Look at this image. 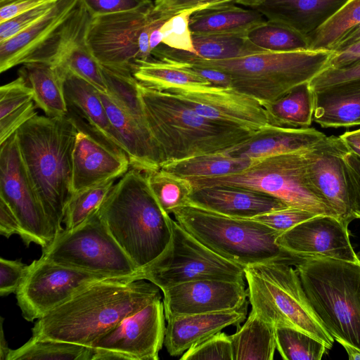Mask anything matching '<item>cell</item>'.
<instances>
[{
	"mask_svg": "<svg viewBox=\"0 0 360 360\" xmlns=\"http://www.w3.org/2000/svg\"><path fill=\"white\" fill-rule=\"evenodd\" d=\"M145 281L111 279L86 286L38 319L32 338L92 347L124 318L162 297L160 288Z\"/></svg>",
	"mask_w": 360,
	"mask_h": 360,
	"instance_id": "6da1fadb",
	"label": "cell"
},
{
	"mask_svg": "<svg viewBox=\"0 0 360 360\" xmlns=\"http://www.w3.org/2000/svg\"><path fill=\"white\" fill-rule=\"evenodd\" d=\"M77 127L68 115H34L16 131L20 155L56 236L72 192V156Z\"/></svg>",
	"mask_w": 360,
	"mask_h": 360,
	"instance_id": "7a4b0ae2",
	"label": "cell"
},
{
	"mask_svg": "<svg viewBox=\"0 0 360 360\" xmlns=\"http://www.w3.org/2000/svg\"><path fill=\"white\" fill-rule=\"evenodd\" d=\"M333 51H262L242 57L211 60L161 44L155 57L163 61L209 68L229 75L231 88L262 105L280 98L293 87L310 82L323 70Z\"/></svg>",
	"mask_w": 360,
	"mask_h": 360,
	"instance_id": "3957f363",
	"label": "cell"
},
{
	"mask_svg": "<svg viewBox=\"0 0 360 360\" xmlns=\"http://www.w3.org/2000/svg\"><path fill=\"white\" fill-rule=\"evenodd\" d=\"M98 212L139 269L158 258L171 240L173 219L158 203L143 172L130 167L115 183Z\"/></svg>",
	"mask_w": 360,
	"mask_h": 360,
	"instance_id": "277c9868",
	"label": "cell"
},
{
	"mask_svg": "<svg viewBox=\"0 0 360 360\" xmlns=\"http://www.w3.org/2000/svg\"><path fill=\"white\" fill-rule=\"evenodd\" d=\"M136 87L143 115L164 158V164L222 153L253 133L204 117L175 94Z\"/></svg>",
	"mask_w": 360,
	"mask_h": 360,
	"instance_id": "5b68a950",
	"label": "cell"
},
{
	"mask_svg": "<svg viewBox=\"0 0 360 360\" xmlns=\"http://www.w3.org/2000/svg\"><path fill=\"white\" fill-rule=\"evenodd\" d=\"M321 322L338 342L360 349V261L302 259L295 264Z\"/></svg>",
	"mask_w": 360,
	"mask_h": 360,
	"instance_id": "8992f818",
	"label": "cell"
},
{
	"mask_svg": "<svg viewBox=\"0 0 360 360\" xmlns=\"http://www.w3.org/2000/svg\"><path fill=\"white\" fill-rule=\"evenodd\" d=\"M172 214L198 241L237 264L246 266L269 261L295 264L300 261L277 244L280 232L253 219L231 217L191 204Z\"/></svg>",
	"mask_w": 360,
	"mask_h": 360,
	"instance_id": "52a82bcc",
	"label": "cell"
},
{
	"mask_svg": "<svg viewBox=\"0 0 360 360\" xmlns=\"http://www.w3.org/2000/svg\"><path fill=\"white\" fill-rule=\"evenodd\" d=\"M245 278L252 309L263 319L274 327L301 330L331 349L335 340L314 311L290 263L269 261L246 266Z\"/></svg>",
	"mask_w": 360,
	"mask_h": 360,
	"instance_id": "ba28073f",
	"label": "cell"
},
{
	"mask_svg": "<svg viewBox=\"0 0 360 360\" xmlns=\"http://www.w3.org/2000/svg\"><path fill=\"white\" fill-rule=\"evenodd\" d=\"M307 149L255 160L248 167L234 174L188 180L193 188L230 185L258 190L289 207L336 217L310 186L306 172Z\"/></svg>",
	"mask_w": 360,
	"mask_h": 360,
	"instance_id": "9c48e42d",
	"label": "cell"
},
{
	"mask_svg": "<svg viewBox=\"0 0 360 360\" xmlns=\"http://www.w3.org/2000/svg\"><path fill=\"white\" fill-rule=\"evenodd\" d=\"M167 20L153 12V4L137 10L91 17L86 41L101 65L132 73L138 60L153 57L150 34Z\"/></svg>",
	"mask_w": 360,
	"mask_h": 360,
	"instance_id": "30bf717a",
	"label": "cell"
},
{
	"mask_svg": "<svg viewBox=\"0 0 360 360\" xmlns=\"http://www.w3.org/2000/svg\"><path fill=\"white\" fill-rule=\"evenodd\" d=\"M98 209L77 227L63 229L42 250L41 257L60 265L94 274L141 280L140 269L113 238Z\"/></svg>",
	"mask_w": 360,
	"mask_h": 360,
	"instance_id": "8fae6325",
	"label": "cell"
},
{
	"mask_svg": "<svg viewBox=\"0 0 360 360\" xmlns=\"http://www.w3.org/2000/svg\"><path fill=\"white\" fill-rule=\"evenodd\" d=\"M245 266L230 262L204 245L175 220L171 240L153 262L140 269V279L162 291L198 280L244 282Z\"/></svg>",
	"mask_w": 360,
	"mask_h": 360,
	"instance_id": "7c38bea8",
	"label": "cell"
},
{
	"mask_svg": "<svg viewBox=\"0 0 360 360\" xmlns=\"http://www.w3.org/2000/svg\"><path fill=\"white\" fill-rule=\"evenodd\" d=\"M101 66L108 91L100 92V96L124 146L130 167L143 172L160 169L164 158L146 121L137 81L131 72Z\"/></svg>",
	"mask_w": 360,
	"mask_h": 360,
	"instance_id": "4fadbf2b",
	"label": "cell"
},
{
	"mask_svg": "<svg viewBox=\"0 0 360 360\" xmlns=\"http://www.w3.org/2000/svg\"><path fill=\"white\" fill-rule=\"evenodd\" d=\"M111 279L137 280L135 277L110 276L79 270L41 257L27 265L15 292L18 305L23 318L31 322L86 286Z\"/></svg>",
	"mask_w": 360,
	"mask_h": 360,
	"instance_id": "5bb4252c",
	"label": "cell"
},
{
	"mask_svg": "<svg viewBox=\"0 0 360 360\" xmlns=\"http://www.w3.org/2000/svg\"><path fill=\"white\" fill-rule=\"evenodd\" d=\"M15 133L0 144V198L19 220L26 246L34 243L44 250L56 234L25 167Z\"/></svg>",
	"mask_w": 360,
	"mask_h": 360,
	"instance_id": "9a60e30c",
	"label": "cell"
},
{
	"mask_svg": "<svg viewBox=\"0 0 360 360\" xmlns=\"http://www.w3.org/2000/svg\"><path fill=\"white\" fill-rule=\"evenodd\" d=\"M161 298L124 318L92 347L120 352L128 360H158L166 330Z\"/></svg>",
	"mask_w": 360,
	"mask_h": 360,
	"instance_id": "2e32d148",
	"label": "cell"
},
{
	"mask_svg": "<svg viewBox=\"0 0 360 360\" xmlns=\"http://www.w3.org/2000/svg\"><path fill=\"white\" fill-rule=\"evenodd\" d=\"M350 150L339 136H325L306 150V172L315 193L339 219L349 224L352 215L343 158Z\"/></svg>",
	"mask_w": 360,
	"mask_h": 360,
	"instance_id": "e0dca14e",
	"label": "cell"
},
{
	"mask_svg": "<svg viewBox=\"0 0 360 360\" xmlns=\"http://www.w3.org/2000/svg\"><path fill=\"white\" fill-rule=\"evenodd\" d=\"M77 127L72 156V192L76 193L111 179L122 176L129 169L126 153L97 134L70 110Z\"/></svg>",
	"mask_w": 360,
	"mask_h": 360,
	"instance_id": "ac0fdd59",
	"label": "cell"
},
{
	"mask_svg": "<svg viewBox=\"0 0 360 360\" xmlns=\"http://www.w3.org/2000/svg\"><path fill=\"white\" fill-rule=\"evenodd\" d=\"M347 222L318 214L282 233L277 244L298 259L331 258L359 262L349 239Z\"/></svg>",
	"mask_w": 360,
	"mask_h": 360,
	"instance_id": "d6986e66",
	"label": "cell"
},
{
	"mask_svg": "<svg viewBox=\"0 0 360 360\" xmlns=\"http://www.w3.org/2000/svg\"><path fill=\"white\" fill-rule=\"evenodd\" d=\"M198 114L255 132L266 126L263 105L257 99L232 88L212 86L198 90L170 91Z\"/></svg>",
	"mask_w": 360,
	"mask_h": 360,
	"instance_id": "ffe728a7",
	"label": "cell"
},
{
	"mask_svg": "<svg viewBox=\"0 0 360 360\" xmlns=\"http://www.w3.org/2000/svg\"><path fill=\"white\" fill-rule=\"evenodd\" d=\"M244 282L198 280L162 290L166 319L183 315L237 309L247 303Z\"/></svg>",
	"mask_w": 360,
	"mask_h": 360,
	"instance_id": "44dd1931",
	"label": "cell"
},
{
	"mask_svg": "<svg viewBox=\"0 0 360 360\" xmlns=\"http://www.w3.org/2000/svg\"><path fill=\"white\" fill-rule=\"evenodd\" d=\"M81 0H58L53 8L32 26L0 42V72L30 63L60 32Z\"/></svg>",
	"mask_w": 360,
	"mask_h": 360,
	"instance_id": "7402d4cb",
	"label": "cell"
},
{
	"mask_svg": "<svg viewBox=\"0 0 360 360\" xmlns=\"http://www.w3.org/2000/svg\"><path fill=\"white\" fill-rule=\"evenodd\" d=\"M190 204L231 217L252 219L289 207L266 193L246 187L214 185L193 188Z\"/></svg>",
	"mask_w": 360,
	"mask_h": 360,
	"instance_id": "603a6c76",
	"label": "cell"
},
{
	"mask_svg": "<svg viewBox=\"0 0 360 360\" xmlns=\"http://www.w3.org/2000/svg\"><path fill=\"white\" fill-rule=\"evenodd\" d=\"M247 303L237 309L177 316L167 319L164 345L172 356L182 355L191 347L245 319Z\"/></svg>",
	"mask_w": 360,
	"mask_h": 360,
	"instance_id": "cb8c5ba5",
	"label": "cell"
},
{
	"mask_svg": "<svg viewBox=\"0 0 360 360\" xmlns=\"http://www.w3.org/2000/svg\"><path fill=\"white\" fill-rule=\"evenodd\" d=\"M326 136L314 128L292 129L268 125L222 152L254 160L308 148Z\"/></svg>",
	"mask_w": 360,
	"mask_h": 360,
	"instance_id": "d4e9b609",
	"label": "cell"
},
{
	"mask_svg": "<svg viewBox=\"0 0 360 360\" xmlns=\"http://www.w3.org/2000/svg\"><path fill=\"white\" fill-rule=\"evenodd\" d=\"M348 0H260L252 9L267 20L308 35L327 21Z\"/></svg>",
	"mask_w": 360,
	"mask_h": 360,
	"instance_id": "484cf974",
	"label": "cell"
},
{
	"mask_svg": "<svg viewBox=\"0 0 360 360\" xmlns=\"http://www.w3.org/2000/svg\"><path fill=\"white\" fill-rule=\"evenodd\" d=\"M314 91L313 120L324 128L360 125V79Z\"/></svg>",
	"mask_w": 360,
	"mask_h": 360,
	"instance_id": "4316f807",
	"label": "cell"
},
{
	"mask_svg": "<svg viewBox=\"0 0 360 360\" xmlns=\"http://www.w3.org/2000/svg\"><path fill=\"white\" fill-rule=\"evenodd\" d=\"M61 72L65 76L64 94L68 110L79 116L112 145L125 152L121 139L108 118L100 91L79 77L69 72Z\"/></svg>",
	"mask_w": 360,
	"mask_h": 360,
	"instance_id": "83f0119b",
	"label": "cell"
},
{
	"mask_svg": "<svg viewBox=\"0 0 360 360\" xmlns=\"http://www.w3.org/2000/svg\"><path fill=\"white\" fill-rule=\"evenodd\" d=\"M265 20L255 9L224 4L194 12L190 18V29L192 34H246Z\"/></svg>",
	"mask_w": 360,
	"mask_h": 360,
	"instance_id": "f1b7e54d",
	"label": "cell"
},
{
	"mask_svg": "<svg viewBox=\"0 0 360 360\" xmlns=\"http://www.w3.org/2000/svg\"><path fill=\"white\" fill-rule=\"evenodd\" d=\"M132 75L141 84L166 92L175 89L198 90L212 86L187 65L153 57L146 60H138L134 65Z\"/></svg>",
	"mask_w": 360,
	"mask_h": 360,
	"instance_id": "f546056e",
	"label": "cell"
},
{
	"mask_svg": "<svg viewBox=\"0 0 360 360\" xmlns=\"http://www.w3.org/2000/svg\"><path fill=\"white\" fill-rule=\"evenodd\" d=\"M18 74L32 88L37 108L42 110L46 115L57 117L68 114L65 76L58 68L49 63H29L22 65Z\"/></svg>",
	"mask_w": 360,
	"mask_h": 360,
	"instance_id": "4dcf8cb0",
	"label": "cell"
},
{
	"mask_svg": "<svg viewBox=\"0 0 360 360\" xmlns=\"http://www.w3.org/2000/svg\"><path fill=\"white\" fill-rule=\"evenodd\" d=\"M268 125L283 128H308L312 122L314 95L309 82L302 83L276 100L263 104Z\"/></svg>",
	"mask_w": 360,
	"mask_h": 360,
	"instance_id": "1f68e13d",
	"label": "cell"
},
{
	"mask_svg": "<svg viewBox=\"0 0 360 360\" xmlns=\"http://www.w3.org/2000/svg\"><path fill=\"white\" fill-rule=\"evenodd\" d=\"M233 360H272L276 349V327L252 309L243 326L230 335Z\"/></svg>",
	"mask_w": 360,
	"mask_h": 360,
	"instance_id": "d6a6232c",
	"label": "cell"
},
{
	"mask_svg": "<svg viewBox=\"0 0 360 360\" xmlns=\"http://www.w3.org/2000/svg\"><path fill=\"white\" fill-rule=\"evenodd\" d=\"M33 91L20 75L0 87V144L37 113Z\"/></svg>",
	"mask_w": 360,
	"mask_h": 360,
	"instance_id": "836d02e7",
	"label": "cell"
},
{
	"mask_svg": "<svg viewBox=\"0 0 360 360\" xmlns=\"http://www.w3.org/2000/svg\"><path fill=\"white\" fill-rule=\"evenodd\" d=\"M255 160L215 153L165 163L160 168L188 179L210 178L240 172Z\"/></svg>",
	"mask_w": 360,
	"mask_h": 360,
	"instance_id": "e575fe53",
	"label": "cell"
},
{
	"mask_svg": "<svg viewBox=\"0 0 360 360\" xmlns=\"http://www.w3.org/2000/svg\"><path fill=\"white\" fill-rule=\"evenodd\" d=\"M94 349L81 345L33 338L11 349L7 360H91Z\"/></svg>",
	"mask_w": 360,
	"mask_h": 360,
	"instance_id": "d590c367",
	"label": "cell"
},
{
	"mask_svg": "<svg viewBox=\"0 0 360 360\" xmlns=\"http://www.w3.org/2000/svg\"><path fill=\"white\" fill-rule=\"evenodd\" d=\"M245 36L252 44L267 51L310 50L307 35L269 20L250 30Z\"/></svg>",
	"mask_w": 360,
	"mask_h": 360,
	"instance_id": "8d00e7d4",
	"label": "cell"
},
{
	"mask_svg": "<svg viewBox=\"0 0 360 360\" xmlns=\"http://www.w3.org/2000/svg\"><path fill=\"white\" fill-rule=\"evenodd\" d=\"M195 56L218 60L266 51L252 44L245 34H192Z\"/></svg>",
	"mask_w": 360,
	"mask_h": 360,
	"instance_id": "74e56055",
	"label": "cell"
},
{
	"mask_svg": "<svg viewBox=\"0 0 360 360\" xmlns=\"http://www.w3.org/2000/svg\"><path fill=\"white\" fill-rule=\"evenodd\" d=\"M145 174L151 191L165 212L172 214L190 204L193 187L188 179L162 168Z\"/></svg>",
	"mask_w": 360,
	"mask_h": 360,
	"instance_id": "f35d334b",
	"label": "cell"
},
{
	"mask_svg": "<svg viewBox=\"0 0 360 360\" xmlns=\"http://www.w3.org/2000/svg\"><path fill=\"white\" fill-rule=\"evenodd\" d=\"M360 24V0H348L316 30L308 34L309 49L333 51L350 30Z\"/></svg>",
	"mask_w": 360,
	"mask_h": 360,
	"instance_id": "ab89813d",
	"label": "cell"
},
{
	"mask_svg": "<svg viewBox=\"0 0 360 360\" xmlns=\"http://www.w3.org/2000/svg\"><path fill=\"white\" fill-rule=\"evenodd\" d=\"M276 342L285 360H320L328 349L312 336L288 326L276 327Z\"/></svg>",
	"mask_w": 360,
	"mask_h": 360,
	"instance_id": "60d3db41",
	"label": "cell"
},
{
	"mask_svg": "<svg viewBox=\"0 0 360 360\" xmlns=\"http://www.w3.org/2000/svg\"><path fill=\"white\" fill-rule=\"evenodd\" d=\"M115 180L111 179L74 193L65 210L64 229L71 230L84 222L102 204Z\"/></svg>",
	"mask_w": 360,
	"mask_h": 360,
	"instance_id": "b9f144b4",
	"label": "cell"
},
{
	"mask_svg": "<svg viewBox=\"0 0 360 360\" xmlns=\"http://www.w3.org/2000/svg\"><path fill=\"white\" fill-rule=\"evenodd\" d=\"M196 7L179 12L169 18L160 27L162 44L174 49L195 53L193 35L190 29V18L198 10Z\"/></svg>",
	"mask_w": 360,
	"mask_h": 360,
	"instance_id": "7bdbcfd3",
	"label": "cell"
},
{
	"mask_svg": "<svg viewBox=\"0 0 360 360\" xmlns=\"http://www.w3.org/2000/svg\"><path fill=\"white\" fill-rule=\"evenodd\" d=\"M181 360H233L230 335L219 331L191 347Z\"/></svg>",
	"mask_w": 360,
	"mask_h": 360,
	"instance_id": "ee69618b",
	"label": "cell"
},
{
	"mask_svg": "<svg viewBox=\"0 0 360 360\" xmlns=\"http://www.w3.org/2000/svg\"><path fill=\"white\" fill-rule=\"evenodd\" d=\"M260 0H154V13L168 20L183 11L196 8L221 6L224 4H240L252 8Z\"/></svg>",
	"mask_w": 360,
	"mask_h": 360,
	"instance_id": "f6af8a7d",
	"label": "cell"
},
{
	"mask_svg": "<svg viewBox=\"0 0 360 360\" xmlns=\"http://www.w3.org/2000/svg\"><path fill=\"white\" fill-rule=\"evenodd\" d=\"M316 215L318 214L304 209L287 207L258 215L252 219L282 233Z\"/></svg>",
	"mask_w": 360,
	"mask_h": 360,
	"instance_id": "bcb514c9",
	"label": "cell"
},
{
	"mask_svg": "<svg viewBox=\"0 0 360 360\" xmlns=\"http://www.w3.org/2000/svg\"><path fill=\"white\" fill-rule=\"evenodd\" d=\"M57 1L41 5L13 18L0 23V42L4 41L17 35L32 26L49 13L53 8Z\"/></svg>",
	"mask_w": 360,
	"mask_h": 360,
	"instance_id": "7dc6e473",
	"label": "cell"
},
{
	"mask_svg": "<svg viewBox=\"0 0 360 360\" xmlns=\"http://www.w3.org/2000/svg\"><path fill=\"white\" fill-rule=\"evenodd\" d=\"M343 160L352 215L360 219V157L349 151Z\"/></svg>",
	"mask_w": 360,
	"mask_h": 360,
	"instance_id": "c3c4849f",
	"label": "cell"
},
{
	"mask_svg": "<svg viewBox=\"0 0 360 360\" xmlns=\"http://www.w3.org/2000/svg\"><path fill=\"white\" fill-rule=\"evenodd\" d=\"M92 17L140 9L153 4V0H81Z\"/></svg>",
	"mask_w": 360,
	"mask_h": 360,
	"instance_id": "681fc988",
	"label": "cell"
},
{
	"mask_svg": "<svg viewBox=\"0 0 360 360\" xmlns=\"http://www.w3.org/2000/svg\"><path fill=\"white\" fill-rule=\"evenodd\" d=\"M27 265L20 259L0 258V295L6 296L15 292L26 273Z\"/></svg>",
	"mask_w": 360,
	"mask_h": 360,
	"instance_id": "f907efd6",
	"label": "cell"
},
{
	"mask_svg": "<svg viewBox=\"0 0 360 360\" xmlns=\"http://www.w3.org/2000/svg\"><path fill=\"white\" fill-rule=\"evenodd\" d=\"M355 79H360V64L345 69L325 68L309 82V85L316 91Z\"/></svg>",
	"mask_w": 360,
	"mask_h": 360,
	"instance_id": "816d5d0a",
	"label": "cell"
},
{
	"mask_svg": "<svg viewBox=\"0 0 360 360\" xmlns=\"http://www.w3.org/2000/svg\"><path fill=\"white\" fill-rule=\"evenodd\" d=\"M359 64H360V41L333 51L328 61L326 68L345 69Z\"/></svg>",
	"mask_w": 360,
	"mask_h": 360,
	"instance_id": "f5cc1de1",
	"label": "cell"
},
{
	"mask_svg": "<svg viewBox=\"0 0 360 360\" xmlns=\"http://www.w3.org/2000/svg\"><path fill=\"white\" fill-rule=\"evenodd\" d=\"M58 0H16L1 6L0 23L13 18L41 5Z\"/></svg>",
	"mask_w": 360,
	"mask_h": 360,
	"instance_id": "db71d44e",
	"label": "cell"
},
{
	"mask_svg": "<svg viewBox=\"0 0 360 360\" xmlns=\"http://www.w3.org/2000/svg\"><path fill=\"white\" fill-rule=\"evenodd\" d=\"M0 233L6 238L13 234L22 236V228L17 217L6 202L0 198Z\"/></svg>",
	"mask_w": 360,
	"mask_h": 360,
	"instance_id": "11a10c76",
	"label": "cell"
},
{
	"mask_svg": "<svg viewBox=\"0 0 360 360\" xmlns=\"http://www.w3.org/2000/svg\"><path fill=\"white\" fill-rule=\"evenodd\" d=\"M184 65V64H183ZM195 72L207 80L212 86L219 88H231V77L226 73L213 68L188 65Z\"/></svg>",
	"mask_w": 360,
	"mask_h": 360,
	"instance_id": "9f6ffc18",
	"label": "cell"
},
{
	"mask_svg": "<svg viewBox=\"0 0 360 360\" xmlns=\"http://www.w3.org/2000/svg\"><path fill=\"white\" fill-rule=\"evenodd\" d=\"M340 137L352 153L360 157V129L346 131Z\"/></svg>",
	"mask_w": 360,
	"mask_h": 360,
	"instance_id": "6f0895ef",
	"label": "cell"
},
{
	"mask_svg": "<svg viewBox=\"0 0 360 360\" xmlns=\"http://www.w3.org/2000/svg\"><path fill=\"white\" fill-rule=\"evenodd\" d=\"M359 41L360 24L347 32L334 46L333 51H337Z\"/></svg>",
	"mask_w": 360,
	"mask_h": 360,
	"instance_id": "680465c9",
	"label": "cell"
},
{
	"mask_svg": "<svg viewBox=\"0 0 360 360\" xmlns=\"http://www.w3.org/2000/svg\"><path fill=\"white\" fill-rule=\"evenodd\" d=\"M3 320L1 318V338H0V359L7 360L8 354L10 353L11 349L8 348L6 338H4V333L3 330Z\"/></svg>",
	"mask_w": 360,
	"mask_h": 360,
	"instance_id": "91938a15",
	"label": "cell"
},
{
	"mask_svg": "<svg viewBox=\"0 0 360 360\" xmlns=\"http://www.w3.org/2000/svg\"><path fill=\"white\" fill-rule=\"evenodd\" d=\"M338 343L345 348L350 360H360V349L354 347L342 341Z\"/></svg>",
	"mask_w": 360,
	"mask_h": 360,
	"instance_id": "94428289",
	"label": "cell"
},
{
	"mask_svg": "<svg viewBox=\"0 0 360 360\" xmlns=\"http://www.w3.org/2000/svg\"><path fill=\"white\" fill-rule=\"evenodd\" d=\"M16 0H0V6L4 5L11 1H14Z\"/></svg>",
	"mask_w": 360,
	"mask_h": 360,
	"instance_id": "6125c7cd",
	"label": "cell"
}]
</instances>
